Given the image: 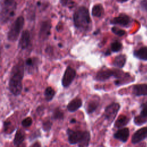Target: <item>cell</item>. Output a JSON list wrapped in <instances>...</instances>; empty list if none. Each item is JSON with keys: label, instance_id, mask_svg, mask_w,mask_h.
I'll return each mask as SVG.
<instances>
[{"label": "cell", "instance_id": "obj_7", "mask_svg": "<svg viewBox=\"0 0 147 147\" xmlns=\"http://www.w3.org/2000/svg\"><path fill=\"white\" fill-rule=\"evenodd\" d=\"M120 108V105L118 103H113L107 106L105 110V117L107 121L111 122L114 121L118 111Z\"/></svg>", "mask_w": 147, "mask_h": 147}, {"label": "cell", "instance_id": "obj_18", "mask_svg": "<svg viewBox=\"0 0 147 147\" xmlns=\"http://www.w3.org/2000/svg\"><path fill=\"white\" fill-rule=\"evenodd\" d=\"M104 11V8L101 4H96L92 7L91 13L94 17L99 18L103 15Z\"/></svg>", "mask_w": 147, "mask_h": 147}, {"label": "cell", "instance_id": "obj_4", "mask_svg": "<svg viewBox=\"0 0 147 147\" xmlns=\"http://www.w3.org/2000/svg\"><path fill=\"white\" fill-rule=\"evenodd\" d=\"M16 0H1V22L6 24L15 14L16 9Z\"/></svg>", "mask_w": 147, "mask_h": 147}, {"label": "cell", "instance_id": "obj_26", "mask_svg": "<svg viewBox=\"0 0 147 147\" xmlns=\"http://www.w3.org/2000/svg\"><path fill=\"white\" fill-rule=\"evenodd\" d=\"M52 123L49 120H47L42 123V129L45 131H49L52 127Z\"/></svg>", "mask_w": 147, "mask_h": 147}, {"label": "cell", "instance_id": "obj_25", "mask_svg": "<svg viewBox=\"0 0 147 147\" xmlns=\"http://www.w3.org/2000/svg\"><path fill=\"white\" fill-rule=\"evenodd\" d=\"M111 31L113 33H114L115 34H116L118 36H120V37L124 36L126 33V32L124 30L119 29V28L116 27V26L113 27L111 28Z\"/></svg>", "mask_w": 147, "mask_h": 147}, {"label": "cell", "instance_id": "obj_31", "mask_svg": "<svg viewBox=\"0 0 147 147\" xmlns=\"http://www.w3.org/2000/svg\"><path fill=\"white\" fill-rule=\"evenodd\" d=\"M10 125H11V122L10 121H5L3 122L4 131H6L9 129V127H10Z\"/></svg>", "mask_w": 147, "mask_h": 147}, {"label": "cell", "instance_id": "obj_24", "mask_svg": "<svg viewBox=\"0 0 147 147\" xmlns=\"http://www.w3.org/2000/svg\"><path fill=\"white\" fill-rule=\"evenodd\" d=\"M110 48H111V51L112 52H119L122 48V44L118 41H115L111 43Z\"/></svg>", "mask_w": 147, "mask_h": 147}, {"label": "cell", "instance_id": "obj_30", "mask_svg": "<svg viewBox=\"0 0 147 147\" xmlns=\"http://www.w3.org/2000/svg\"><path fill=\"white\" fill-rule=\"evenodd\" d=\"M140 115L144 117H147V102L143 105Z\"/></svg>", "mask_w": 147, "mask_h": 147}, {"label": "cell", "instance_id": "obj_17", "mask_svg": "<svg viewBox=\"0 0 147 147\" xmlns=\"http://www.w3.org/2000/svg\"><path fill=\"white\" fill-rule=\"evenodd\" d=\"M25 138V132L21 129H19L17 130L14 140L13 143L16 145H18L24 141Z\"/></svg>", "mask_w": 147, "mask_h": 147}, {"label": "cell", "instance_id": "obj_10", "mask_svg": "<svg viewBox=\"0 0 147 147\" xmlns=\"http://www.w3.org/2000/svg\"><path fill=\"white\" fill-rule=\"evenodd\" d=\"M130 22V18L128 16L125 14H121L118 16L113 18L110 23L114 25H119L122 26H126L128 25Z\"/></svg>", "mask_w": 147, "mask_h": 147}, {"label": "cell", "instance_id": "obj_13", "mask_svg": "<svg viewBox=\"0 0 147 147\" xmlns=\"http://www.w3.org/2000/svg\"><path fill=\"white\" fill-rule=\"evenodd\" d=\"M129 137V130L128 128H123L118 130L114 134V137L122 142H125Z\"/></svg>", "mask_w": 147, "mask_h": 147}, {"label": "cell", "instance_id": "obj_29", "mask_svg": "<svg viewBox=\"0 0 147 147\" xmlns=\"http://www.w3.org/2000/svg\"><path fill=\"white\" fill-rule=\"evenodd\" d=\"M35 60L34 59H32V58H28L26 59L25 63L26 65L27 66H28L29 67H33L34 64H35Z\"/></svg>", "mask_w": 147, "mask_h": 147}, {"label": "cell", "instance_id": "obj_35", "mask_svg": "<svg viewBox=\"0 0 147 147\" xmlns=\"http://www.w3.org/2000/svg\"><path fill=\"white\" fill-rule=\"evenodd\" d=\"M17 147H25V144L22 143V144H21L17 145Z\"/></svg>", "mask_w": 147, "mask_h": 147}, {"label": "cell", "instance_id": "obj_23", "mask_svg": "<svg viewBox=\"0 0 147 147\" xmlns=\"http://www.w3.org/2000/svg\"><path fill=\"white\" fill-rule=\"evenodd\" d=\"M52 117L55 119H64V113L60 109L56 108L53 113Z\"/></svg>", "mask_w": 147, "mask_h": 147}, {"label": "cell", "instance_id": "obj_36", "mask_svg": "<svg viewBox=\"0 0 147 147\" xmlns=\"http://www.w3.org/2000/svg\"><path fill=\"white\" fill-rule=\"evenodd\" d=\"M70 122H71V123H75V122H76V119L73 118V119H71V121H70Z\"/></svg>", "mask_w": 147, "mask_h": 147}, {"label": "cell", "instance_id": "obj_9", "mask_svg": "<svg viewBox=\"0 0 147 147\" xmlns=\"http://www.w3.org/2000/svg\"><path fill=\"white\" fill-rule=\"evenodd\" d=\"M30 36L28 30H24L21 35L18 42V47L22 49H25L30 44Z\"/></svg>", "mask_w": 147, "mask_h": 147}, {"label": "cell", "instance_id": "obj_14", "mask_svg": "<svg viewBox=\"0 0 147 147\" xmlns=\"http://www.w3.org/2000/svg\"><path fill=\"white\" fill-rule=\"evenodd\" d=\"M82 106V101L81 99L79 98H76L68 103L67 108L69 112L72 113L78 110Z\"/></svg>", "mask_w": 147, "mask_h": 147}, {"label": "cell", "instance_id": "obj_34", "mask_svg": "<svg viewBox=\"0 0 147 147\" xmlns=\"http://www.w3.org/2000/svg\"><path fill=\"white\" fill-rule=\"evenodd\" d=\"M30 147H41V144L39 142H36L34 144H33Z\"/></svg>", "mask_w": 147, "mask_h": 147}, {"label": "cell", "instance_id": "obj_21", "mask_svg": "<svg viewBox=\"0 0 147 147\" xmlns=\"http://www.w3.org/2000/svg\"><path fill=\"white\" fill-rule=\"evenodd\" d=\"M134 55L139 59L147 60V47H144L134 51Z\"/></svg>", "mask_w": 147, "mask_h": 147}, {"label": "cell", "instance_id": "obj_20", "mask_svg": "<svg viewBox=\"0 0 147 147\" xmlns=\"http://www.w3.org/2000/svg\"><path fill=\"white\" fill-rule=\"evenodd\" d=\"M129 119L124 115H121L118 117L117 119L115 121L114 126L117 128H121L126 125L129 122Z\"/></svg>", "mask_w": 147, "mask_h": 147}, {"label": "cell", "instance_id": "obj_12", "mask_svg": "<svg viewBox=\"0 0 147 147\" xmlns=\"http://www.w3.org/2000/svg\"><path fill=\"white\" fill-rule=\"evenodd\" d=\"M147 137V127L138 130L132 136L131 142L133 144L138 143Z\"/></svg>", "mask_w": 147, "mask_h": 147}, {"label": "cell", "instance_id": "obj_1", "mask_svg": "<svg viewBox=\"0 0 147 147\" xmlns=\"http://www.w3.org/2000/svg\"><path fill=\"white\" fill-rule=\"evenodd\" d=\"M24 74V65L22 60L18 61L12 68L9 82L10 91L15 96L21 94L22 90V80Z\"/></svg>", "mask_w": 147, "mask_h": 147}, {"label": "cell", "instance_id": "obj_2", "mask_svg": "<svg viewBox=\"0 0 147 147\" xmlns=\"http://www.w3.org/2000/svg\"><path fill=\"white\" fill-rule=\"evenodd\" d=\"M73 21L75 26L79 29H87L91 19L88 9L83 6L79 7L74 12Z\"/></svg>", "mask_w": 147, "mask_h": 147}, {"label": "cell", "instance_id": "obj_11", "mask_svg": "<svg viewBox=\"0 0 147 147\" xmlns=\"http://www.w3.org/2000/svg\"><path fill=\"white\" fill-rule=\"evenodd\" d=\"M114 71L110 69H101L96 73L95 79L98 81H105L112 76H114Z\"/></svg>", "mask_w": 147, "mask_h": 147}, {"label": "cell", "instance_id": "obj_3", "mask_svg": "<svg viewBox=\"0 0 147 147\" xmlns=\"http://www.w3.org/2000/svg\"><path fill=\"white\" fill-rule=\"evenodd\" d=\"M67 133L70 144H78L79 147H88L90 140V134L88 131H74L68 129Z\"/></svg>", "mask_w": 147, "mask_h": 147}, {"label": "cell", "instance_id": "obj_27", "mask_svg": "<svg viewBox=\"0 0 147 147\" xmlns=\"http://www.w3.org/2000/svg\"><path fill=\"white\" fill-rule=\"evenodd\" d=\"M32 119L30 117H27L25 118L24 119L22 120L21 122L22 126L25 127H29L32 125Z\"/></svg>", "mask_w": 147, "mask_h": 147}, {"label": "cell", "instance_id": "obj_22", "mask_svg": "<svg viewBox=\"0 0 147 147\" xmlns=\"http://www.w3.org/2000/svg\"><path fill=\"white\" fill-rule=\"evenodd\" d=\"M55 95V90L51 87H48L45 88L44 91L45 99L47 101L49 102L52 100Z\"/></svg>", "mask_w": 147, "mask_h": 147}, {"label": "cell", "instance_id": "obj_28", "mask_svg": "<svg viewBox=\"0 0 147 147\" xmlns=\"http://www.w3.org/2000/svg\"><path fill=\"white\" fill-rule=\"evenodd\" d=\"M146 117H144L141 115H139V116H137L136 117H135L134 118V123L136 124V125H141L144 122H145V119H143L144 118H145Z\"/></svg>", "mask_w": 147, "mask_h": 147}, {"label": "cell", "instance_id": "obj_15", "mask_svg": "<svg viewBox=\"0 0 147 147\" xmlns=\"http://www.w3.org/2000/svg\"><path fill=\"white\" fill-rule=\"evenodd\" d=\"M99 99L98 96H95V98L90 99L87 103L86 106V111L88 114H91L94 112L97 109L99 105Z\"/></svg>", "mask_w": 147, "mask_h": 147}, {"label": "cell", "instance_id": "obj_6", "mask_svg": "<svg viewBox=\"0 0 147 147\" xmlns=\"http://www.w3.org/2000/svg\"><path fill=\"white\" fill-rule=\"evenodd\" d=\"M76 75L75 69L70 66H68L64 71L61 80L62 85L64 87H68L73 82Z\"/></svg>", "mask_w": 147, "mask_h": 147}, {"label": "cell", "instance_id": "obj_8", "mask_svg": "<svg viewBox=\"0 0 147 147\" xmlns=\"http://www.w3.org/2000/svg\"><path fill=\"white\" fill-rule=\"evenodd\" d=\"M51 23L49 20H46L43 21L40 28L38 36L41 40H45L47 39L51 34Z\"/></svg>", "mask_w": 147, "mask_h": 147}, {"label": "cell", "instance_id": "obj_5", "mask_svg": "<svg viewBox=\"0 0 147 147\" xmlns=\"http://www.w3.org/2000/svg\"><path fill=\"white\" fill-rule=\"evenodd\" d=\"M24 18L22 16H19L16 18L7 33V38L9 41L14 42L17 40L20 33L24 27Z\"/></svg>", "mask_w": 147, "mask_h": 147}, {"label": "cell", "instance_id": "obj_32", "mask_svg": "<svg viewBox=\"0 0 147 147\" xmlns=\"http://www.w3.org/2000/svg\"><path fill=\"white\" fill-rule=\"evenodd\" d=\"M141 6L143 10L147 11V0H143L141 2Z\"/></svg>", "mask_w": 147, "mask_h": 147}, {"label": "cell", "instance_id": "obj_16", "mask_svg": "<svg viewBox=\"0 0 147 147\" xmlns=\"http://www.w3.org/2000/svg\"><path fill=\"white\" fill-rule=\"evenodd\" d=\"M133 92L136 96L147 95V84L134 86L133 88Z\"/></svg>", "mask_w": 147, "mask_h": 147}, {"label": "cell", "instance_id": "obj_33", "mask_svg": "<svg viewBox=\"0 0 147 147\" xmlns=\"http://www.w3.org/2000/svg\"><path fill=\"white\" fill-rule=\"evenodd\" d=\"M60 3L61 4L62 6H65L68 2V0H60Z\"/></svg>", "mask_w": 147, "mask_h": 147}, {"label": "cell", "instance_id": "obj_19", "mask_svg": "<svg viewBox=\"0 0 147 147\" xmlns=\"http://www.w3.org/2000/svg\"><path fill=\"white\" fill-rule=\"evenodd\" d=\"M126 60V56L124 55H119L116 56L113 61V65L118 68H122L125 64Z\"/></svg>", "mask_w": 147, "mask_h": 147}]
</instances>
